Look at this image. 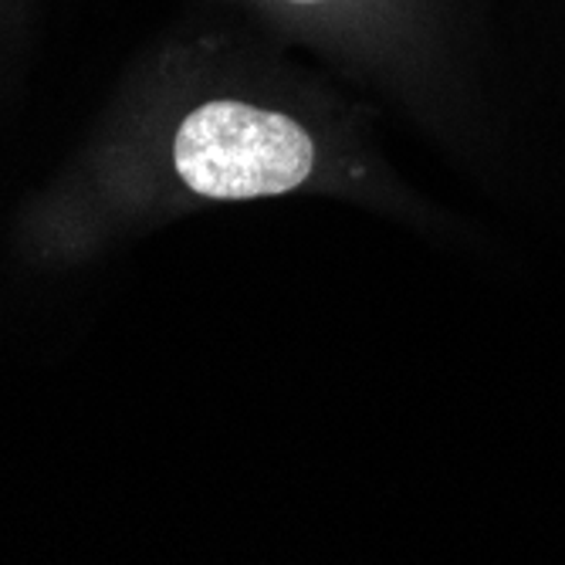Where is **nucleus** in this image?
<instances>
[{
  "mask_svg": "<svg viewBox=\"0 0 565 565\" xmlns=\"http://www.w3.org/2000/svg\"><path fill=\"white\" fill-rule=\"evenodd\" d=\"M173 160L180 180L203 196L254 200L305 183L316 146L295 119L224 98L183 119Z\"/></svg>",
  "mask_w": 565,
  "mask_h": 565,
  "instance_id": "obj_1",
  "label": "nucleus"
},
{
  "mask_svg": "<svg viewBox=\"0 0 565 565\" xmlns=\"http://www.w3.org/2000/svg\"><path fill=\"white\" fill-rule=\"evenodd\" d=\"M301 4H308V0H301Z\"/></svg>",
  "mask_w": 565,
  "mask_h": 565,
  "instance_id": "obj_2",
  "label": "nucleus"
}]
</instances>
